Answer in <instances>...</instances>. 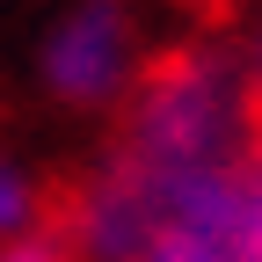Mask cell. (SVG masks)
<instances>
[{
    "label": "cell",
    "instance_id": "6da1fadb",
    "mask_svg": "<svg viewBox=\"0 0 262 262\" xmlns=\"http://www.w3.org/2000/svg\"><path fill=\"white\" fill-rule=\"evenodd\" d=\"M262 146V110L233 44H175L146 58L117 102L102 160L58 196L51 233L66 262H139L182 196Z\"/></svg>",
    "mask_w": 262,
    "mask_h": 262
},
{
    "label": "cell",
    "instance_id": "7a4b0ae2",
    "mask_svg": "<svg viewBox=\"0 0 262 262\" xmlns=\"http://www.w3.org/2000/svg\"><path fill=\"white\" fill-rule=\"evenodd\" d=\"M139 73L146 51L131 0H73L37 44V80L58 110H117Z\"/></svg>",
    "mask_w": 262,
    "mask_h": 262
},
{
    "label": "cell",
    "instance_id": "3957f363",
    "mask_svg": "<svg viewBox=\"0 0 262 262\" xmlns=\"http://www.w3.org/2000/svg\"><path fill=\"white\" fill-rule=\"evenodd\" d=\"M139 262H262V146L182 196Z\"/></svg>",
    "mask_w": 262,
    "mask_h": 262
},
{
    "label": "cell",
    "instance_id": "277c9868",
    "mask_svg": "<svg viewBox=\"0 0 262 262\" xmlns=\"http://www.w3.org/2000/svg\"><path fill=\"white\" fill-rule=\"evenodd\" d=\"M51 219H58V196L44 189V175L15 153H0V248L51 233Z\"/></svg>",
    "mask_w": 262,
    "mask_h": 262
},
{
    "label": "cell",
    "instance_id": "5b68a950",
    "mask_svg": "<svg viewBox=\"0 0 262 262\" xmlns=\"http://www.w3.org/2000/svg\"><path fill=\"white\" fill-rule=\"evenodd\" d=\"M241 73H248V88H255V110H262V0H248V22H241Z\"/></svg>",
    "mask_w": 262,
    "mask_h": 262
},
{
    "label": "cell",
    "instance_id": "8992f818",
    "mask_svg": "<svg viewBox=\"0 0 262 262\" xmlns=\"http://www.w3.org/2000/svg\"><path fill=\"white\" fill-rule=\"evenodd\" d=\"M0 262H66V248H58V233H37V241L0 248Z\"/></svg>",
    "mask_w": 262,
    "mask_h": 262
}]
</instances>
